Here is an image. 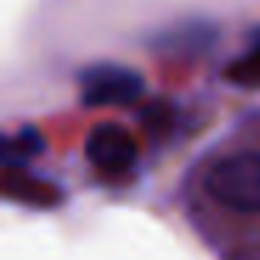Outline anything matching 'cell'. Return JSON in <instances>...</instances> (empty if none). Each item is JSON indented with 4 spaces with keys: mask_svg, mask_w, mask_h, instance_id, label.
Segmentation results:
<instances>
[{
    "mask_svg": "<svg viewBox=\"0 0 260 260\" xmlns=\"http://www.w3.org/2000/svg\"><path fill=\"white\" fill-rule=\"evenodd\" d=\"M42 148H45V143H42L40 132L37 129H20L17 135L9 137L6 146H3V162H6V168H17L25 159L37 157Z\"/></svg>",
    "mask_w": 260,
    "mask_h": 260,
    "instance_id": "obj_4",
    "label": "cell"
},
{
    "mask_svg": "<svg viewBox=\"0 0 260 260\" xmlns=\"http://www.w3.org/2000/svg\"><path fill=\"white\" fill-rule=\"evenodd\" d=\"M79 87L87 107H126L143 95V76L126 64L101 62L81 70Z\"/></svg>",
    "mask_w": 260,
    "mask_h": 260,
    "instance_id": "obj_2",
    "label": "cell"
},
{
    "mask_svg": "<svg viewBox=\"0 0 260 260\" xmlns=\"http://www.w3.org/2000/svg\"><path fill=\"white\" fill-rule=\"evenodd\" d=\"M207 193L235 213H260V154L243 151L221 159L207 174Z\"/></svg>",
    "mask_w": 260,
    "mask_h": 260,
    "instance_id": "obj_1",
    "label": "cell"
},
{
    "mask_svg": "<svg viewBox=\"0 0 260 260\" xmlns=\"http://www.w3.org/2000/svg\"><path fill=\"white\" fill-rule=\"evenodd\" d=\"M224 76L232 81V84H241V87H260V34L254 37L249 53H243L241 59L230 64L224 70Z\"/></svg>",
    "mask_w": 260,
    "mask_h": 260,
    "instance_id": "obj_5",
    "label": "cell"
},
{
    "mask_svg": "<svg viewBox=\"0 0 260 260\" xmlns=\"http://www.w3.org/2000/svg\"><path fill=\"white\" fill-rule=\"evenodd\" d=\"M87 159L107 176L129 174L137 162V143L120 123H98L87 135Z\"/></svg>",
    "mask_w": 260,
    "mask_h": 260,
    "instance_id": "obj_3",
    "label": "cell"
}]
</instances>
